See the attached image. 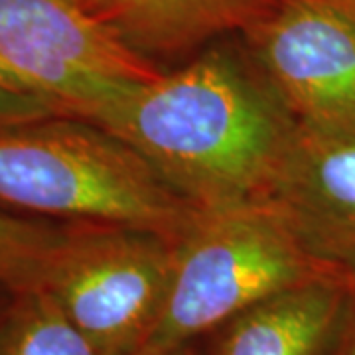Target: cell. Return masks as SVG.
Here are the masks:
<instances>
[{"instance_id":"obj_1","label":"cell","mask_w":355,"mask_h":355,"mask_svg":"<svg viewBox=\"0 0 355 355\" xmlns=\"http://www.w3.org/2000/svg\"><path fill=\"white\" fill-rule=\"evenodd\" d=\"M97 127L198 209L263 200L296 130L219 53L128 89Z\"/></svg>"},{"instance_id":"obj_2","label":"cell","mask_w":355,"mask_h":355,"mask_svg":"<svg viewBox=\"0 0 355 355\" xmlns=\"http://www.w3.org/2000/svg\"><path fill=\"white\" fill-rule=\"evenodd\" d=\"M0 209L178 237L200 211L139 153L69 116L0 127Z\"/></svg>"},{"instance_id":"obj_3","label":"cell","mask_w":355,"mask_h":355,"mask_svg":"<svg viewBox=\"0 0 355 355\" xmlns=\"http://www.w3.org/2000/svg\"><path fill=\"white\" fill-rule=\"evenodd\" d=\"M328 275L342 272L310 251L272 200L200 209L174 241L168 298L146 347L191 343L268 296Z\"/></svg>"},{"instance_id":"obj_4","label":"cell","mask_w":355,"mask_h":355,"mask_svg":"<svg viewBox=\"0 0 355 355\" xmlns=\"http://www.w3.org/2000/svg\"><path fill=\"white\" fill-rule=\"evenodd\" d=\"M160 73L81 0H0V79L60 116L97 125Z\"/></svg>"},{"instance_id":"obj_5","label":"cell","mask_w":355,"mask_h":355,"mask_svg":"<svg viewBox=\"0 0 355 355\" xmlns=\"http://www.w3.org/2000/svg\"><path fill=\"white\" fill-rule=\"evenodd\" d=\"M174 243L137 229L76 223L51 261L46 291L107 355L150 342L172 279Z\"/></svg>"},{"instance_id":"obj_6","label":"cell","mask_w":355,"mask_h":355,"mask_svg":"<svg viewBox=\"0 0 355 355\" xmlns=\"http://www.w3.org/2000/svg\"><path fill=\"white\" fill-rule=\"evenodd\" d=\"M257 44L300 127L355 130V14L342 0H286Z\"/></svg>"},{"instance_id":"obj_7","label":"cell","mask_w":355,"mask_h":355,"mask_svg":"<svg viewBox=\"0 0 355 355\" xmlns=\"http://www.w3.org/2000/svg\"><path fill=\"white\" fill-rule=\"evenodd\" d=\"M268 196L324 265L355 280V130L296 128Z\"/></svg>"},{"instance_id":"obj_8","label":"cell","mask_w":355,"mask_h":355,"mask_svg":"<svg viewBox=\"0 0 355 355\" xmlns=\"http://www.w3.org/2000/svg\"><path fill=\"white\" fill-rule=\"evenodd\" d=\"M354 318L355 280L318 277L223 324L216 355H342Z\"/></svg>"},{"instance_id":"obj_9","label":"cell","mask_w":355,"mask_h":355,"mask_svg":"<svg viewBox=\"0 0 355 355\" xmlns=\"http://www.w3.org/2000/svg\"><path fill=\"white\" fill-rule=\"evenodd\" d=\"M127 36L176 46L253 16L263 0H81Z\"/></svg>"},{"instance_id":"obj_10","label":"cell","mask_w":355,"mask_h":355,"mask_svg":"<svg viewBox=\"0 0 355 355\" xmlns=\"http://www.w3.org/2000/svg\"><path fill=\"white\" fill-rule=\"evenodd\" d=\"M0 355H107L42 288L14 294L0 318Z\"/></svg>"},{"instance_id":"obj_11","label":"cell","mask_w":355,"mask_h":355,"mask_svg":"<svg viewBox=\"0 0 355 355\" xmlns=\"http://www.w3.org/2000/svg\"><path fill=\"white\" fill-rule=\"evenodd\" d=\"M67 227L0 209V282L14 294L44 286Z\"/></svg>"},{"instance_id":"obj_12","label":"cell","mask_w":355,"mask_h":355,"mask_svg":"<svg viewBox=\"0 0 355 355\" xmlns=\"http://www.w3.org/2000/svg\"><path fill=\"white\" fill-rule=\"evenodd\" d=\"M60 116L50 105L0 79V127Z\"/></svg>"},{"instance_id":"obj_13","label":"cell","mask_w":355,"mask_h":355,"mask_svg":"<svg viewBox=\"0 0 355 355\" xmlns=\"http://www.w3.org/2000/svg\"><path fill=\"white\" fill-rule=\"evenodd\" d=\"M191 343H186V345H176V347H142L140 352H137L135 355H191L190 352Z\"/></svg>"},{"instance_id":"obj_14","label":"cell","mask_w":355,"mask_h":355,"mask_svg":"<svg viewBox=\"0 0 355 355\" xmlns=\"http://www.w3.org/2000/svg\"><path fill=\"white\" fill-rule=\"evenodd\" d=\"M14 292L10 288H6L2 282H0V318L4 316V312H6V308L10 304V300H12Z\"/></svg>"},{"instance_id":"obj_15","label":"cell","mask_w":355,"mask_h":355,"mask_svg":"<svg viewBox=\"0 0 355 355\" xmlns=\"http://www.w3.org/2000/svg\"><path fill=\"white\" fill-rule=\"evenodd\" d=\"M342 355H355V318H354V324H352V330H349V336H347V342H345V347H343Z\"/></svg>"},{"instance_id":"obj_16","label":"cell","mask_w":355,"mask_h":355,"mask_svg":"<svg viewBox=\"0 0 355 355\" xmlns=\"http://www.w3.org/2000/svg\"><path fill=\"white\" fill-rule=\"evenodd\" d=\"M343 4H345V6H347V8H349V10H352V12L355 14V0H342Z\"/></svg>"}]
</instances>
